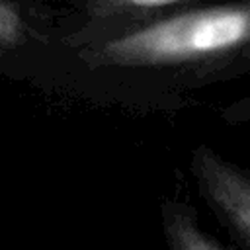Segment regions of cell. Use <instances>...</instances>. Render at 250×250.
<instances>
[{
    "label": "cell",
    "instance_id": "cell-7",
    "mask_svg": "<svg viewBox=\"0 0 250 250\" xmlns=\"http://www.w3.org/2000/svg\"><path fill=\"white\" fill-rule=\"evenodd\" d=\"M232 248H234V246H232ZM234 250H236V248H234Z\"/></svg>",
    "mask_w": 250,
    "mask_h": 250
},
{
    "label": "cell",
    "instance_id": "cell-1",
    "mask_svg": "<svg viewBox=\"0 0 250 250\" xmlns=\"http://www.w3.org/2000/svg\"><path fill=\"white\" fill-rule=\"evenodd\" d=\"M78 59L88 68L213 74L250 61V0L176 10L94 35L80 43Z\"/></svg>",
    "mask_w": 250,
    "mask_h": 250
},
{
    "label": "cell",
    "instance_id": "cell-2",
    "mask_svg": "<svg viewBox=\"0 0 250 250\" xmlns=\"http://www.w3.org/2000/svg\"><path fill=\"white\" fill-rule=\"evenodd\" d=\"M189 170L199 197L229 232L234 248L250 250V168L225 158L209 145H197Z\"/></svg>",
    "mask_w": 250,
    "mask_h": 250
},
{
    "label": "cell",
    "instance_id": "cell-5",
    "mask_svg": "<svg viewBox=\"0 0 250 250\" xmlns=\"http://www.w3.org/2000/svg\"><path fill=\"white\" fill-rule=\"evenodd\" d=\"M37 37L25 18L10 0H0V51L18 49Z\"/></svg>",
    "mask_w": 250,
    "mask_h": 250
},
{
    "label": "cell",
    "instance_id": "cell-8",
    "mask_svg": "<svg viewBox=\"0 0 250 250\" xmlns=\"http://www.w3.org/2000/svg\"><path fill=\"white\" fill-rule=\"evenodd\" d=\"M0 55H2V51H0Z\"/></svg>",
    "mask_w": 250,
    "mask_h": 250
},
{
    "label": "cell",
    "instance_id": "cell-4",
    "mask_svg": "<svg viewBox=\"0 0 250 250\" xmlns=\"http://www.w3.org/2000/svg\"><path fill=\"white\" fill-rule=\"evenodd\" d=\"M160 221L168 250H234L205 230L199 225L197 209L184 199H164L160 203Z\"/></svg>",
    "mask_w": 250,
    "mask_h": 250
},
{
    "label": "cell",
    "instance_id": "cell-3",
    "mask_svg": "<svg viewBox=\"0 0 250 250\" xmlns=\"http://www.w3.org/2000/svg\"><path fill=\"white\" fill-rule=\"evenodd\" d=\"M191 0H90L86 6L88 33H76L70 41L82 43L100 33L168 16L180 6H188Z\"/></svg>",
    "mask_w": 250,
    "mask_h": 250
},
{
    "label": "cell",
    "instance_id": "cell-6",
    "mask_svg": "<svg viewBox=\"0 0 250 250\" xmlns=\"http://www.w3.org/2000/svg\"><path fill=\"white\" fill-rule=\"evenodd\" d=\"M221 117L230 125L250 123V96L238 98L221 109Z\"/></svg>",
    "mask_w": 250,
    "mask_h": 250
}]
</instances>
